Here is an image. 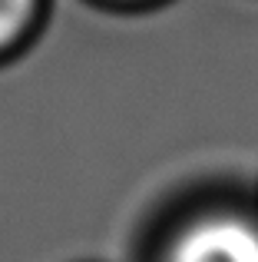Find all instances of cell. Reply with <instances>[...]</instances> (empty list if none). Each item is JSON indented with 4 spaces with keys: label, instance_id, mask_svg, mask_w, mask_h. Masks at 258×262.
Returning <instances> with one entry per match:
<instances>
[{
    "label": "cell",
    "instance_id": "obj_1",
    "mask_svg": "<svg viewBox=\"0 0 258 262\" xmlns=\"http://www.w3.org/2000/svg\"><path fill=\"white\" fill-rule=\"evenodd\" d=\"M133 262H258V192L232 179L179 189L149 216Z\"/></svg>",
    "mask_w": 258,
    "mask_h": 262
},
{
    "label": "cell",
    "instance_id": "obj_3",
    "mask_svg": "<svg viewBox=\"0 0 258 262\" xmlns=\"http://www.w3.org/2000/svg\"><path fill=\"white\" fill-rule=\"evenodd\" d=\"M83 4L99 13H113V17H142V13H156L169 7L172 0H83Z\"/></svg>",
    "mask_w": 258,
    "mask_h": 262
},
{
    "label": "cell",
    "instance_id": "obj_4",
    "mask_svg": "<svg viewBox=\"0 0 258 262\" xmlns=\"http://www.w3.org/2000/svg\"><path fill=\"white\" fill-rule=\"evenodd\" d=\"M255 192H258V179H255Z\"/></svg>",
    "mask_w": 258,
    "mask_h": 262
},
{
    "label": "cell",
    "instance_id": "obj_2",
    "mask_svg": "<svg viewBox=\"0 0 258 262\" xmlns=\"http://www.w3.org/2000/svg\"><path fill=\"white\" fill-rule=\"evenodd\" d=\"M53 17V0H0V70L40 43Z\"/></svg>",
    "mask_w": 258,
    "mask_h": 262
}]
</instances>
